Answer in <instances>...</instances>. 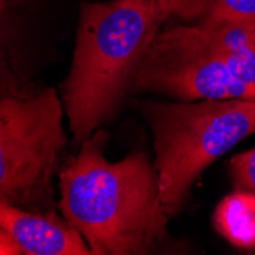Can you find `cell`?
Masks as SVG:
<instances>
[{"label": "cell", "mask_w": 255, "mask_h": 255, "mask_svg": "<svg viewBox=\"0 0 255 255\" xmlns=\"http://www.w3.org/2000/svg\"><path fill=\"white\" fill-rule=\"evenodd\" d=\"M106 142L107 131L98 128L60 168V216L83 237L92 255L168 254L174 239L154 160L144 151L109 160Z\"/></svg>", "instance_id": "6da1fadb"}, {"label": "cell", "mask_w": 255, "mask_h": 255, "mask_svg": "<svg viewBox=\"0 0 255 255\" xmlns=\"http://www.w3.org/2000/svg\"><path fill=\"white\" fill-rule=\"evenodd\" d=\"M167 25L160 0H84L72 63L61 86L75 144L109 124L157 32Z\"/></svg>", "instance_id": "7a4b0ae2"}, {"label": "cell", "mask_w": 255, "mask_h": 255, "mask_svg": "<svg viewBox=\"0 0 255 255\" xmlns=\"http://www.w3.org/2000/svg\"><path fill=\"white\" fill-rule=\"evenodd\" d=\"M139 113L150 127L154 167L164 210L176 217L200 174L255 133L254 100H139Z\"/></svg>", "instance_id": "3957f363"}, {"label": "cell", "mask_w": 255, "mask_h": 255, "mask_svg": "<svg viewBox=\"0 0 255 255\" xmlns=\"http://www.w3.org/2000/svg\"><path fill=\"white\" fill-rule=\"evenodd\" d=\"M66 110L54 87L0 100V202L60 214L54 179L67 145Z\"/></svg>", "instance_id": "277c9868"}, {"label": "cell", "mask_w": 255, "mask_h": 255, "mask_svg": "<svg viewBox=\"0 0 255 255\" xmlns=\"http://www.w3.org/2000/svg\"><path fill=\"white\" fill-rule=\"evenodd\" d=\"M173 101L254 100L255 94L226 64L202 25L176 23L153 38L131 80L130 95Z\"/></svg>", "instance_id": "5b68a950"}, {"label": "cell", "mask_w": 255, "mask_h": 255, "mask_svg": "<svg viewBox=\"0 0 255 255\" xmlns=\"http://www.w3.org/2000/svg\"><path fill=\"white\" fill-rule=\"evenodd\" d=\"M0 229L25 255H92L83 237L60 214H38L0 202Z\"/></svg>", "instance_id": "8992f818"}, {"label": "cell", "mask_w": 255, "mask_h": 255, "mask_svg": "<svg viewBox=\"0 0 255 255\" xmlns=\"http://www.w3.org/2000/svg\"><path fill=\"white\" fill-rule=\"evenodd\" d=\"M222 52L233 74L255 94L254 14H223L200 23Z\"/></svg>", "instance_id": "52a82bcc"}, {"label": "cell", "mask_w": 255, "mask_h": 255, "mask_svg": "<svg viewBox=\"0 0 255 255\" xmlns=\"http://www.w3.org/2000/svg\"><path fill=\"white\" fill-rule=\"evenodd\" d=\"M217 233L231 245L242 249H255V194L234 191L222 199L214 211Z\"/></svg>", "instance_id": "ba28073f"}, {"label": "cell", "mask_w": 255, "mask_h": 255, "mask_svg": "<svg viewBox=\"0 0 255 255\" xmlns=\"http://www.w3.org/2000/svg\"><path fill=\"white\" fill-rule=\"evenodd\" d=\"M162 9L170 20L200 25L223 14H255V0H160Z\"/></svg>", "instance_id": "9c48e42d"}, {"label": "cell", "mask_w": 255, "mask_h": 255, "mask_svg": "<svg viewBox=\"0 0 255 255\" xmlns=\"http://www.w3.org/2000/svg\"><path fill=\"white\" fill-rule=\"evenodd\" d=\"M229 174L234 190L255 194V147L231 159Z\"/></svg>", "instance_id": "30bf717a"}, {"label": "cell", "mask_w": 255, "mask_h": 255, "mask_svg": "<svg viewBox=\"0 0 255 255\" xmlns=\"http://www.w3.org/2000/svg\"><path fill=\"white\" fill-rule=\"evenodd\" d=\"M0 255H25L21 246L2 229H0Z\"/></svg>", "instance_id": "8fae6325"}, {"label": "cell", "mask_w": 255, "mask_h": 255, "mask_svg": "<svg viewBox=\"0 0 255 255\" xmlns=\"http://www.w3.org/2000/svg\"><path fill=\"white\" fill-rule=\"evenodd\" d=\"M5 3H6V0H0V9L5 6Z\"/></svg>", "instance_id": "7c38bea8"}, {"label": "cell", "mask_w": 255, "mask_h": 255, "mask_svg": "<svg viewBox=\"0 0 255 255\" xmlns=\"http://www.w3.org/2000/svg\"><path fill=\"white\" fill-rule=\"evenodd\" d=\"M254 20H255V14H254Z\"/></svg>", "instance_id": "4fadbf2b"}]
</instances>
